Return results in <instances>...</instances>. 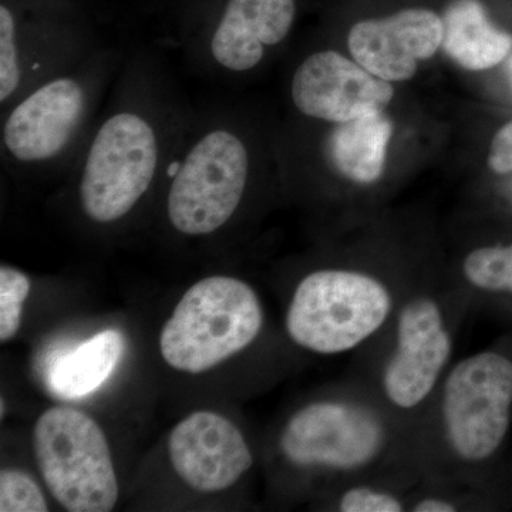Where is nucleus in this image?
I'll return each mask as SVG.
<instances>
[{"mask_svg":"<svg viewBox=\"0 0 512 512\" xmlns=\"http://www.w3.org/2000/svg\"><path fill=\"white\" fill-rule=\"evenodd\" d=\"M192 109L163 57L151 49L127 53L70 168L74 200L87 222L113 227L163 190Z\"/></svg>","mask_w":512,"mask_h":512,"instance_id":"obj_1","label":"nucleus"},{"mask_svg":"<svg viewBox=\"0 0 512 512\" xmlns=\"http://www.w3.org/2000/svg\"><path fill=\"white\" fill-rule=\"evenodd\" d=\"M256 165L254 140L234 107L194 106L161 190L168 227L190 239L220 234L244 207Z\"/></svg>","mask_w":512,"mask_h":512,"instance_id":"obj_2","label":"nucleus"},{"mask_svg":"<svg viewBox=\"0 0 512 512\" xmlns=\"http://www.w3.org/2000/svg\"><path fill=\"white\" fill-rule=\"evenodd\" d=\"M126 55L119 47H101L0 111L2 165L16 175L70 171L92 136Z\"/></svg>","mask_w":512,"mask_h":512,"instance_id":"obj_3","label":"nucleus"},{"mask_svg":"<svg viewBox=\"0 0 512 512\" xmlns=\"http://www.w3.org/2000/svg\"><path fill=\"white\" fill-rule=\"evenodd\" d=\"M101 47L76 0H0V111Z\"/></svg>","mask_w":512,"mask_h":512,"instance_id":"obj_4","label":"nucleus"},{"mask_svg":"<svg viewBox=\"0 0 512 512\" xmlns=\"http://www.w3.org/2000/svg\"><path fill=\"white\" fill-rule=\"evenodd\" d=\"M262 325L261 302L247 282L208 276L184 293L165 322L161 355L178 372L197 375L248 348Z\"/></svg>","mask_w":512,"mask_h":512,"instance_id":"obj_5","label":"nucleus"},{"mask_svg":"<svg viewBox=\"0 0 512 512\" xmlns=\"http://www.w3.org/2000/svg\"><path fill=\"white\" fill-rule=\"evenodd\" d=\"M392 309V293L375 276L320 269L296 286L286 312V330L303 349L339 355L379 332Z\"/></svg>","mask_w":512,"mask_h":512,"instance_id":"obj_6","label":"nucleus"},{"mask_svg":"<svg viewBox=\"0 0 512 512\" xmlns=\"http://www.w3.org/2000/svg\"><path fill=\"white\" fill-rule=\"evenodd\" d=\"M296 0H207L181 25L185 59L208 79L255 72L291 35Z\"/></svg>","mask_w":512,"mask_h":512,"instance_id":"obj_7","label":"nucleus"},{"mask_svg":"<svg viewBox=\"0 0 512 512\" xmlns=\"http://www.w3.org/2000/svg\"><path fill=\"white\" fill-rule=\"evenodd\" d=\"M33 444L50 493L70 512H109L119 481L99 424L72 407H52L37 419Z\"/></svg>","mask_w":512,"mask_h":512,"instance_id":"obj_8","label":"nucleus"},{"mask_svg":"<svg viewBox=\"0 0 512 512\" xmlns=\"http://www.w3.org/2000/svg\"><path fill=\"white\" fill-rule=\"evenodd\" d=\"M512 360L481 352L448 373L441 397L444 431L454 453L468 463L488 460L510 429Z\"/></svg>","mask_w":512,"mask_h":512,"instance_id":"obj_9","label":"nucleus"},{"mask_svg":"<svg viewBox=\"0 0 512 512\" xmlns=\"http://www.w3.org/2000/svg\"><path fill=\"white\" fill-rule=\"evenodd\" d=\"M386 429L365 406L326 400L293 414L279 440L282 454L296 467L355 471L382 454Z\"/></svg>","mask_w":512,"mask_h":512,"instance_id":"obj_10","label":"nucleus"},{"mask_svg":"<svg viewBox=\"0 0 512 512\" xmlns=\"http://www.w3.org/2000/svg\"><path fill=\"white\" fill-rule=\"evenodd\" d=\"M289 94L292 106L306 119L340 124L382 113L394 92L390 82L359 63L335 50H318L293 70Z\"/></svg>","mask_w":512,"mask_h":512,"instance_id":"obj_11","label":"nucleus"},{"mask_svg":"<svg viewBox=\"0 0 512 512\" xmlns=\"http://www.w3.org/2000/svg\"><path fill=\"white\" fill-rule=\"evenodd\" d=\"M453 352L439 303L412 299L397 318L396 348L383 370V390L402 410L414 409L433 392Z\"/></svg>","mask_w":512,"mask_h":512,"instance_id":"obj_12","label":"nucleus"},{"mask_svg":"<svg viewBox=\"0 0 512 512\" xmlns=\"http://www.w3.org/2000/svg\"><path fill=\"white\" fill-rule=\"evenodd\" d=\"M168 456L177 476L200 493L227 490L254 464L241 430L214 412H195L181 420L168 437Z\"/></svg>","mask_w":512,"mask_h":512,"instance_id":"obj_13","label":"nucleus"},{"mask_svg":"<svg viewBox=\"0 0 512 512\" xmlns=\"http://www.w3.org/2000/svg\"><path fill=\"white\" fill-rule=\"evenodd\" d=\"M443 19L429 9H406L389 18L362 20L349 33L353 59L386 82L412 79L420 60L443 45Z\"/></svg>","mask_w":512,"mask_h":512,"instance_id":"obj_14","label":"nucleus"},{"mask_svg":"<svg viewBox=\"0 0 512 512\" xmlns=\"http://www.w3.org/2000/svg\"><path fill=\"white\" fill-rule=\"evenodd\" d=\"M392 133V121L383 111L340 123L326 137V161L355 183H375L382 177Z\"/></svg>","mask_w":512,"mask_h":512,"instance_id":"obj_15","label":"nucleus"},{"mask_svg":"<svg viewBox=\"0 0 512 512\" xmlns=\"http://www.w3.org/2000/svg\"><path fill=\"white\" fill-rule=\"evenodd\" d=\"M443 47L464 69H491L510 55L512 36L495 28L477 0H458L443 19Z\"/></svg>","mask_w":512,"mask_h":512,"instance_id":"obj_16","label":"nucleus"},{"mask_svg":"<svg viewBox=\"0 0 512 512\" xmlns=\"http://www.w3.org/2000/svg\"><path fill=\"white\" fill-rule=\"evenodd\" d=\"M126 342L119 330L97 333L50 365V389L64 399H79L99 389L123 357Z\"/></svg>","mask_w":512,"mask_h":512,"instance_id":"obj_17","label":"nucleus"},{"mask_svg":"<svg viewBox=\"0 0 512 512\" xmlns=\"http://www.w3.org/2000/svg\"><path fill=\"white\" fill-rule=\"evenodd\" d=\"M463 272L478 289L512 293V244L476 249L464 259Z\"/></svg>","mask_w":512,"mask_h":512,"instance_id":"obj_18","label":"nucleus"},{"mask_svg":"<svg viewBox=\"0 0 512 512\" xmlns=\"http://www.w3.org/2000/svg\"><path fill=\"white\" fill-rule=\"evenodd\" d=\"M30 293L29 276L12 266L0 268V340L15 338L22 320L23 305Z\"/></svg>","mask_w":512,"mask_h":512,"instance_id":"obj_19","label":"nucleus"},{"mask_svg":"<svg viewBox=\"0 0 512 512\" xmlns=\"http://www.w3.org/2000/svg\"><path fill=\"white\" fill-rule=\"evenodd\" d=\"M0 511L46 512L49 505L32 477L23 471L6 468L0 473Z\"/></svg>","mask_w":512,"mask_h":512,"instance_id":"obj_20","label":"nucleus"},{"mask_svg":"<svg viewBox=\"0 0 512 512\" xmlns=\"http://www.w3.org/2000/svg\"><path fill=\"white\" fill-rule=\"evenodd\" d=\"M342 512H402L404 505L396 495L372 487H353L339 501Z\"/></svg>","mask_w":512,"mask_h":512,"instance_id":"obj_21","label":"nucleus"},{"mask_svg":"<svg viewBox=\"0 0 512 512\" xmlns=\"http://www.w3.org/2000/svg\"><path fill=\"white\" fill-rule=\"evenodd\" d=\"M488 165L497 174L512 173V121L505 124L491 143Z\"/></svg>","mask_w":512,"mask_h":512,"instance_id":"obj_22","label":"nucleus"},{"mask_svg":"<svg viewBox=\"0 0 512 512\" xmlns=\"http://www.w3.org/2000/svg\"><path fill=\"white\" fill-rule=\"evenodd\" d=\"M414 512H454L457 511L456 504L444 498L429 497L414 504Z\"/></svg>","mask_w":512,"mask_h":512,"instance_id":"obj_23","label":"nucleus"},{"mask_svg":"<svg viewBox=\"0 0 512 512\" xmlns=\"http://www.w3.org/2000/svg\"><path fill=\"white\" fill-rule=\"evenodd\" d=\"M207 0H180L181 6H183V25L188 22L202 8V5Z\"/></svg>","mask_w":512,"mask_h":512,"instance_id":"obj_24","label":"nucleus"},{"mask_svg":"<svg viewBox=\"0 0 512 512\" xmlns=\"http://www.w3.org/2000/svg\"><path fill=\"white\" fill-rule=\"evenodd\" d=\"M508 76H510V82L512 84V56L510 62H508Z\"/></svg>","mask_w":512,"mask_h":512,"instance_id":"obj_25","label":"nucleus"}]
</instances>
